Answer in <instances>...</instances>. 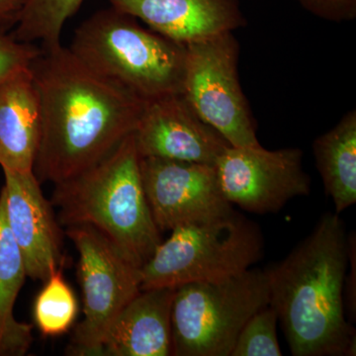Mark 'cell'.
Segmentation results:
<instances>
[{
  "label": "cell",
  "mask_w": 356,
  "mask_h": 356,
  "mask_svg": "<svg viewBox=\"0 0 356 356\" xmlns=\"http://www.w3.org/2000/svg\"><path fill=\"white\" fill-rule=\"evenodd\" d=\"M27 277L25 261L14 240L0 192V356H22L33 343L32 325L14 317V305Z\"/></svg>",
  "instance_id": "e0dca14e"
},
{
  "label": "cell",
  "mask_w": 356,
  "mask_h": 356,
  "mask_svg": "<svg viewBox=\"0 0 356 356\" xmlns=\"http://www.w3.org/2000/svg\"><path fill=\"white\" fill-rule=\"evenodd\" d=\"M143 185L159 231L216 219L233 212L215 165L140 158Z\"/></svg>",
  "instance_id": "30bf717a"
},
{
  "label": "cell",
  "mask_w": 356,
  "mask_h": 356,
  "mask_svg": "<svg viewBox=\"0 0 356 356\" xmlns=\"http://www.w3.org/2000/svg\"><path fill=\"white\" fill-rule=\"evenodd\" d=\"M313 153L325 194L341 214L356 202L355 110L314 140Z\"/></svg>",
  "instance_id": "2e32d148"
},
{
  "label": "cell",
  "mask_w": 356,
  "mask_h": 356,
  "mask_svg": "<svg viewBox=\"0 0 356 356\" xmlns=\"http://www.w3.org/2000/svg\"><path fill=\"white\" fill-rule=\"evenodd\" d=\"M302 158L298 147L269 151L261 145L229 146L215 165L222 195L250 213L278 212L291 199L310 193Z\"/></svg>",
  "instance_id": "9c48e42d"
},
{
  "label": "cell",
  "mask_w": 356,
  "mask_h": 356,
  "mask_svg": "<svg viewBox=\"0 0 356 356\" xmlns=\"http://www.w3.org/2000/svg\"><path fill=\"white\" fill-rule=\"evenodd\" d=\"M69 48L91 70L144 102L182 93L185 46L113 7L83 21Z\"/></svg>",
  "instance_id": "277c9868"
},
{
  "label": "cell",
  "mask_w": 356,
  "mask_h": 356,
  "mask_svg": "<svg viewBox=\"0 0 356 356\" xmlns=\"http://www.w3.org/2000/svg\"><path fill=\"white\" fill-rule=\"evenodd\" d=\"M51 203L60 225L93 227L140 268L163 242L145 193L133 134L95 165L55 184Z\"/></svg>",
  "instance_id": "3957f363"
},
{
  "label": "cell",
  "mask_w": 356,
  "mask_h": 356,
  "mask_svg": "<svg viewBox=\"0 0 356 356\" xmlns=\"http://www.w3.org/2000/svg\"><path fill=\"white\" fill-rule=\"evenodd\" d=\"M350 250L343 220L327 212L283 261L264 270L269 305L292 355H355V330L346 321L343 300Z\"/></svg>",
  "instance_id": "7a4b0ae2"
},
{
  "label": "cell",
  "mask_w": 356,
  "mask_h": 356,
  "mask_svg": "<svg viewBox=\"0 0 356 356\" xmlns=\"http://www.w3.org/2000/svg\"><path fill=\"white\" fill-rule=\"evenodd\" d=\"M238 58L234 32L186 44L182 95L231 146H257V126L238 81Z\"/></svg>",
  "instance_id": "ba28073f"
},
{
  "label": "cell",
  "mask_w": 356,
  "mask_h": 356,
  "mask_svg": "<svg viewBox=\"0 0 356 356\" xmlns=\"http://www.w3.org/2000/svg\"><path fill=\"white\" fill-rule=\"evenodd\" d=\"M304 9L321 19L344 22L356 17V0H297Z\"/></svg>",
  "instance_id": "7402d4cb"
},
{
  "label": "cell",
  "mask_w": 356,
  "mask_h": 356,
  "mask_svg": "<svg viewBox=\"0 0 356 356\" xmlns=\"http://www.w3.org/2000/svg\"><path fill=\"white\" fill-rule=\"evenodd\" d=\"M278 316L267 305L252 316L236 339L231 356H281L277 339Z\"/></svg>",
  "instance_id": "ffe728a7"
},
{
  "label": "cell",
  "mask_w": 356,
  "mask_h": 356,
  "mask_svg": "<svg viewBox=\"0 0 356 356\" xmlns=\"http://www.w3.org/2000/svg\"><path fill=\"white\" fill-rule=\"evenodd\" d=\"M83 2V0H27L13 35L23 43L40 42L41 47L60 44L63 28Z\"/></svg>",
  "instance_id": "ac0fdd59"
},
{
  "label": "cell",
  "mask_w": 356,
  "mask_h": 356,
  "mask_svg": "<svg viewBox=\"0 0 356 356\" xmlns=\"http://www.w3.org/2000/svg\"><path fill=\"white\" fill-rule=\"evenodd\" d=\"M2 170L7 224L22 252L28 277L44 282L65 262L53 205L34 172Z\"/></svg>",
  "instance_id": "7c38bea8"
},
{
  "label": "cell",
  "mask_w": 356,
  "mask_h": 356,
  "mask_svg": "<svg viewBox=\"0 0 356 356\" xmlns=\"http://www.w3.org/2000/svg\"><path fill=\"white\" fill-rule=\"evenodd\" d=\"M255 222L235 210L226 216L172 229L142 267L140 290L178 288L238 275L264 254Z\"/></svg>",
  "instance_id": "5b68a950"
},
{
  "label": "cell",
  "mask_w": 356,
  "mask_h": 356,
  "mask_svg": "<svg viewBox=\"0 0 356 356\" xmlns=\"http://www.w3.org/2000/svg\"><path fill=\"white\" fill-rule=\"evenodd\" d=\"M110 6L186 44L245 25L240 0H109Z\"/></svg>",
  "instance_id": "4fadbf2b"
},
{
  "label": "cell",
  "mask_w": 356,
  "mask_h": 356,
  "mask_svg": "<svg viewBox=\"0 0 356 356\" xmlns=\"http://www.w3.org/2000/svg\"><path fill=\"white\" fill-rule=\"evenodd\" d=\"M27 0H0V27L15 25Z\"/></svg>",
  "instance_id": "603a6c76"
},
{
  "label": "cell",
  "mask_w": 356,
  "mask_h": 356,
  "mask_svg": "<svg viewBox=\"0 0 356 356\" xmlns=\"http://www.w3.org/2000/svg\"><path fill=\"white\" fill-rule=\"evenodd\" d=\"M79 304L63 275V268L51 273L35 299L34 322L44 337H57L70 331L76 322Z\"/></svg>",
  "instance_id": "d6986e66"
},
{
  "label": "cell",
  "mask_w": 356,
  "mask_h": 356,
  "mask_svg": "<svg viewBox=\"0 0 356 356\" xmlns=\"http://www.w3.org/2000/svg\"><path fill=\"white\" fill-rule=\"evenodd\" d=\"M40 142L33 172L65 181L95 165L134 133L145 102L91 70L62 43L33 60Z\"/></svg>",
  "instance_id": "6da1fadb"
},
{
  "label": "cell",
  "mask_w": 356,
  "mask_h": 356,
  "mask_svg": "<svg viewBox=\"0 0 356 356\" xmlns=\"http://www.w3.org/2000/svg\"><path fill=\"white\" fill-rule=\"evenodd\" d=\"M41 51V47L18 41L7 28L0 27V84L13 74L29 67Z\"/></svg>",
  "instance_id": "44dd1931"
},
{
  "label": "cell",
  "mask_w": 356,
  "mask_h": 356,
  "mask_svg": "<svg viewBox=\"0 0 356 356\" xmlns=\"http://www.w3.org/2000/svg\"><path fill=\"white\" fill-rule=\"evenodd\" d=\"M140 158L216 165L231 145L196 114L182 93L145 102L133 133Z\"/></svg>",
  "instance_id": "8fae6325"
},
{
  "label": "cell",
  "mask_w": 356,
  "mask_h": 356,
  "mask_svg": "<svg viewBox=\"0 0 356 356\" xmlns=\"http://www.w3.org/2000/svg\"><path fill=\"white\" fill-rule=\"evenodd\" d=\"M177 288H151L115 317L103 337L100 356L172 355V308Z\"/></svg>",
  "instance_id": "5bb4252c"
},
{
  "label": "cell",
  "mask_w": 356,
  "mask_h": 356,
  "mask_svg": "<svg viewBox=\"0 0 356 356\" xmlns=\"http://www.w3.org/2000/svg\"><path fill=\"white\" fill-rule=\"evenodd\" d=\"M38 93L31 70L13 72L0 84V166L33 172L40 142Z\"/></svg>",
  "instance_id": "9a60e30c"
},
{
  "label": "cell",
  "mask_w": 356,
  "mask_h": 356,
  "mask_svg": "<svg viewBox=\"0 0 356 356\" xmlns=\"http://www.w3.org/2000/svg\"><path fill=\"white\" fill-rule=\"evenodd\" d=\"M79 252L84 318L74 330L67 355L100 356L112 321L140 292V268L102 232L88 225L67 227Z\"/></svg>",
  "instance_id": "52a82bcc"
},
{
  "label": "cell",
  "mask_w": 356,
  "mask_h": 356,
  "mask_svg": "<svg viewBox=\"0 0 356 356\" xmlns=\"http://www.w3.org/2000/svg\"><path fill=\"white\" fill-rule=\"evenodd\" d=\"M267 305L268 282L261 269L177 288L172 308V355L231 356L248 318Z\"/></svg>",
  "instance_id": "8992f818"
}]
</instances>
